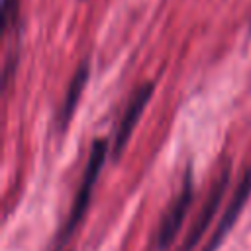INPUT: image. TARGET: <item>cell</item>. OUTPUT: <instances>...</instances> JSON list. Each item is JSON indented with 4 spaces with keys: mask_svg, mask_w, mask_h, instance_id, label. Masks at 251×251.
Here are the masks:
<instances>
[{
    "mask_svg": "<svg viewBox=\"0 0 251 251\" xmlns=\"http://www.w3.org/2000/svg\"><path fill=\"white\" fill-rule=\"evenodd\" d=\"M153 90H155V82L153 80H147V82H141L129 96L127 104H126V110L120 118V124L116 127V133H114V141H112V159L118 161L145 110V106L149 104L151 96H153Z\"/></svg>",
    "mask_w": 251,
    "mask_h": 251,
    "instance_id": "3",
    "label": "cell"
},
{
    "mask_svg": "<svg viewBox=\"0 0 251 251\" xmlns=\"http://www.w3.org/2000/svg\"><path fill=\"white\" fill-rule=\"evenodd\" d=\"M249 196H251V163H249V167L245 169L243 176L239 178V182H237V186H235V190H233V196H231V200L227 202V206H226V210H224V214H222V218H220V222H218V227L214 229L212 237L208 239V243L204 245L202 251H216V249L222 245V241L226 239V235H227V233L231 231V227L235 226V220L239 218V214H241L245 202L249 200Z\"/></svg>",
    "mask_w": 251,
    "mask_h": 251,
    "instance_id": "5",
    "label": "cell"
},
{
    "mask_svg": "<svg viewBox=\"0 0 251 251\" xmlns=\"http://www.w3.org/2000/svg\"><path fill=\"white\" fill-rule=\"evenodd\" d=\"M192 196H194V184H192V169H186L184 173V180H182V186L178 190V194L173 198L171 206L167 208L161 224H159V229H157V237H155V249L157 251H165L171 247L173 239L176 237L186 214H188V208L192 204Z\"/></svg>",
    "mask_w": 251,
    "mask_h": 251,
    "instance_id": "2",
    "label": "cell"
},
{
    "mask_svg": "<svg viewBox=\"0 0 251 251\" xmlns=\"http://www.w3.org/2000/svg\"><path fill=\"white\" fill-rule=\"evenodd\" d=\"M106 155H108V141L104 137H98L92 141L90 145V153H88V161H86V167H84V173H82V178L78 182V188H76V194H75V200H73V206H71V212L67 216V222L63 224V229H61V235H59V245H63L71 235L73 231L78 227V224L82 222L84 218V212L90 204V196H92V188L98 180V175L104 167V161H106Z\"/></svg>",
    "mask_w": 251,
    "mask_h": 251,
    "instance_id": "1",
    "label": "cell"
},
{
    "mask_svg": "<svg viewBox=\"0 0 251 251\" xmlns=\"http://www.w3.org/2000/svg\"><path fill=\"white\" fill-rule=\"evenodd\" d=\"M249 33H251V20H249Z\"/></svg>",
    "mask_w": 251,
    "mask_h": 251,
    "instance_id": "8",
    "label": "cell"
},
{
    "mask_svg": "<svg viewBox=\"0 0 251 251\" xmlns=\"http://www.w3.org/2000/svg\"><path fill=\"white\" fill-rule=\"evenodd\" d=\"M20 14V0H2V12H0V31L10 33V29L16 25Z\"/></svg>",
    "mask_w": 251,
    "mask_h": 251,
    "instance_id": "7",
    "label": "cell"
},
{
    "mask_svg": "<svg viewBox=\"0 0 251 251\" xmlns=\"http://www.w3.org/2000/svg\"><path fill=\"white\" fill-rule=\"evenodd\" d=\"M88 75H90V65L88 61H80L78 67L75 69L69 84H67V90L63 94V102L57 110V120H55V126H57V131L63 133L71 122V118L75 116V110L78 106V100H80V94L88 82Z\"/></svg>",
    "mask_w": 251,
    "mask_h": 251,
    "instance_id": "6",
    "label": "cell"
},
{
    "mask_svg": "<svg viewBox=\"0 0 251 251\" xmlns=\"http://www.w3.org/2000/svg\"><path fill=\"white\" fill-rule=\"evenodd\" d=\"M227 180H229V167L226 165V167L222 169L220 176L216 178L214 186L210 188V192H208V196H206V200H204V204H202V208H200V212H198L194 224L190 226L188 235L184 237V243L180 245L178 251H192V249L200 243L204 231L208 229L212 218L216 216V212H218V208H220V202H222V198H224V194H226V188H227Z\"/></svg>",
    "mask_w": 251,
    "mask_h": 251,
    "instance_id": "4",
    "label": "cell"
}]
</instances>
